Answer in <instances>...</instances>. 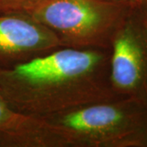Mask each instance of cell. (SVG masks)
I'll use <instances>...</instances> for the list:
<instances>
[{"mask_svg": "<svg viewBox=\"0 0 147 147\" xmlns=\"http://www.w3.org/2000/svg\"><path fill=\"white\" fill-rule=\"evenodd\" d=\"M110 58V49L61 47L0 68V94L16 111L38 119L115 100Z\"/></svg>", "mask_w": 147, "mask_h": 147, "instance_id": "obj_1", "label": "cell"}, {"mask_svg": "<svg viewBox=\"0 0 147 147\" xmlns=\"http://www.w3.org/2000/svg\"><path fill=\"white\" fill-rule=\"evenodd\" d=\"M62 147H147V105L130 98L98 102L44 119Z\"/></svg>", "mask_w": 147, "mask_h": 147, "instance_id": "obj_2", "label": "cell"}, {"mask_svg": "<svg viewBox=\"0 0 147 147\" xmlns=\"http://www.w3.org/2000/svg\"><path fill=\"white\" fill-rule=\"evenodd\" d=\"M131 6L102 0H45L28 15L50 29L62 47L110 49Z\"/></svg>", "mask_w": 147, "mask_h": 147, "instance_id": "obj_3", "label": "cell"}, {"mask_svg": "<svg viewBox=\"0 0 147 147\" xmlns=\"http://www.w3.org/2000/svg\"><path fill=\"white\" fill-rule=\"evenodd\" d=\"M110 50V81L115 93L147 105V0L128 8Z\"/></svg>", "mask_w": 147, "mask_h": 147, "instance_id": "obj_4", "label": "cell"}, {"mask_svg": "<svg viewBox=\"0 0 147 147\" xmlns=\"http://www.w3.org/2000/svg\"><path fill=\"white\" fill-rule=\"evenodd\" d=\"M50 29L25 13H0V68H7L61 48Z\"/></svg>", "mask_w": 147, "mask_h": 147, "instance_id": "obj_5", "label": "cell"}, {"mask_svg": "<svg viewBox=\"0 0 147 147\" xmlns=\"http://www.w3.org/2000/svg\"><path fill=\"white\" fill-rule=\"evenodd\" d=\"M0 146L62 147L54 127L48 121L17 112L1 94Z\"/></svg>", "mask_w": 147, "mask_h": 147, "instance_id": "obj_6", "label": "cell"}, {"mask_svg": "<svg viewBox=\"0 0 147 147\" xmlns=\"http://www.w3.org/2000/svg\"><path fill=\"white\" fill-rule=\"evenodd\" d=\"M45 0H0V13L29 14Z\"/></svg>", "mask_w": 147, "mask_h": 147, "instance_id": "obj_7", "label": "cell"}, {"mask_svg": "<svg viewBox=\"0 0 147 147\" xmlns=\"http://www.w3.org/2000/svg\"><path fill=\"white\" fill-rule=\"evenodd\" d=\"M102 1L115 3H122V4H127V5H134L142 0H102Z\"/></svg>", "mask_w": 147, "mask_h": 147, "instance_id": "obj_8", "label": "cell"}]
</instances>
